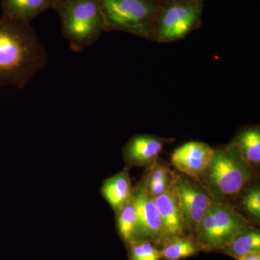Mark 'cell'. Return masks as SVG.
I'll return each instance as SVG.
<instances>
[{
	"instance_id": "6da1fadb",
	"label": "cell",
	"mask_w": 260,
	"mask_h": 260,
	"mask_svg": "<svg viewBox=\"0 0 260 260\" xmlns=\"http://www.w3.org/2000/svg\"><path fill=\"white\" fill-rule=\"evenodd\" d=\"M47 54L30 24L0 15V82L23 88L47 64Z\"/></svg>"
},
{
	"instance_id": "7a4b0ae2",
	"label": "cell",
	"mask_w": 260,
	"mask_h": 260,
	"mask_svg": "<svg viewBox=\"0 0 260 260\" xmlns=\"http://www.w3.org/2000/svg\"><path fill=\"white\" fill-rule=\"evenodd\" d=\"M257 179V172L242 158L235 145L214 148L208 167L198 178L215 203L232 205L244 186Z\"/></svg>"
},
{
	"instance_id": "3957f363",
	"label": "cell",
	"mask_w": 260,
	"mask_h": 260,
	"mask_svg": "<svg viewBox=\"0 0 260 260\" xmlns=\"http://www.w3.org/2000/svg\"><path fill=\"white\" fill-rule=\"evenodd\" d=\"M105 31L126 32L155 42L165 0H99Z\"/></svg>"
},
{
	"instance_id": "277c9868",
	"label": "cell",
	"mask_w": 260,
	"mask_h": 260,
	"mask_svg": "<svg viewBox=\"0 0 260 260\" xmlns=\"http://www.w3.org/2000/svg\"><path fill=\"white\" fill-rule=\"evenodd\" d=\"M63 36L72 50L80 52L99 40L104 30L99 0H54Z\"/></svg>"
},
{
	"instance_id": "5b68a950",
	"label": "cell",
	"mask_w": 260,
	"mask_h": 260,
	"mask_svg": "<svg viewBox=\"0 0 260 260\" xmlns=\"http://www.w3.org/2000/svg\"><path fill=\"white\" fill-rule=\"evenodd\" d=\"M249 225L232 205L214 203L198 225L194 241L200 251H222Z\"/></svg>"
},
{
	"instance_id": "8992f818",
	"label": "cell",
	"mask_w": 260,
	"mask_h": 260,
	"mask_svg": "<svg viewBox=\"0 0 260 260\" xmlns=\"http://www.w3.org/2000/svg\"><path fill=\"white\" fill-rule=\"evenodd\" d=\"M203 3L165 0L155 28V42L160 44L182 40L202 23Z\"/></svg>"
},
{
	"instance_id": "52a82bcc",
	"label": "cell",
	"mask_w": 260,
	"mask_h": 260,
	"mask_svg": "<svg viewBox=\"0 0 260 260\" xmlns=\"http://www.w3.org/2000/svg\"><path fill=\"white\" fill-rule=\"evenodd\" d=\"M175 183L186 236L194 238L200 222L215 202L196 178L176 172Z\"/></svg>"
},
{
	"instance_id": "ba28073f",
	"label": "cell",
	"mask_w": 260,
	"mask_h": 260,
	"mask_svg": "<svg viewBox=\"0 0 260 260\" xmlns=\"http://www.w3.org/2000/svg\"><path fill=\"white\" fill-rule=\"evenodd\" d=\"M133 198L138 212L135 241H148L162 246L164 239L161 220L153 198L145 191L141 180L134 187Z\"/></svg>"
},
{
	"instance_id": "9c48e42d",
	"label": "cell",
	"mask_w": 260,
	"mask_h": 260,
	"mask_svg": "<svg viewBox=\"0 0 260 260\" xmlns=\"http://www.w3.org/2000/svg\"><path fill=\"white\" fill-rule=\"evenodd\" d=\"M152 135H136L126 143L122 149L125 168L145 167L148 169L159 158L164 145L173 141Z\"/></svg>"
},
{
	"instance_id": "30bf717a",
	"label": "cell",
	"mask_w": 260,
	"mask_h": 260,
	"mask_svg": "<svg viewBox=\"0 0 260 260\" xmlns=\"http://www.w3.org/2000/svg\"><path fill=\"white\" fill-rule=\"evenodd\" d=\"M153 200L161 220L164 244L168 241L186 236L175 181L165 192Z\"/></svg>"
},
{
	"instance_id": "8fae6325",
	"label": "cell",
	"mask_w": 260,
	"mask_h": 260,
	"mask_svg": "<svg viewBox=\"0 0 260 260\" xmlns=\"http://www.w3.org/2000/svg\"><path fill=\"white\" fill-rule=\"evenodd\" d=\"M213 153L214 148L208 143L188 142L174 150L171 162L178 172L198 179L208 167Z\"/></svg>"
},
{
	"instance_id": "7c38bea8",
	"label": "cell",
	"mask_w": 260,
	"mask_h": 260,
	"mask_svg": "<svg viewBox=\"0 0 260 260\" xmlns=\"http://www.w3.org/2000/svg\"><path fill=\"white\" fill-rule=\"evenodd\" d=\"M133 191L129 169L126 168L106 179L101 187V194L115 213L131 199Z\"/></svg>"
},
{
	"instance_id": "4fadbf2b",
	"label": "cell",
	"mask_w": 260,
	"mask_h": 260,
	"mask_svg": "<svg viewBox=\"0 0 260 260\" xmlns=\"http://www.w3.org/2000/svg\"><path fill=\"white\" fill-rule=\"evenodd\" d=\"M54 0H2L3 15L30 24L43 12L54 8Z\"/></svg>"
},
{
	"instance_id": "5bb4252c",
	"label": "cell",
	"mask_w": 260,
	"mask_h": 260,
	"mask_svg": "<svg viewBox=\"0 0 260 260\" xmlns=\"http://www.w3.org/2000/svg\"><path fill=\"white\" fill-rule=\"evenodd\" d=\"M176 179V172L160 158L157 159L146 169L141 180L145 191L154 198L162 194L170 187Z\"/></svg>"
},
{
	"instance_id": "9a60e30c",
	"label": "cell",
	"mask_w": 260,
	"mask_h": 260,
	"mask_svg": "<svg viewBox=\"0 0 260 260\" xmlns=\"http://www.w3.org/2000/svg\"><path fill=\"white\" fill-rule=\"evenodd\" d=\"M244 161L257 172L260 165V128L247 126L241 130L232 140Z\"/></svg>"
},
{
	"instance_id": "2e32d148",
	"label": "cell",
	"mask_w": 260,
	"mask_h": 260,
	"mask_svg": "<svg viewBox=\"0 0 260 260\" xmlns=\"http://www.w3.org/2000/svg\"><path fill=\"white\" fill-rule=\"evenodd\" d=\"M233 207L242 216L246 215L247 220L249 218L256 222L259 221L260 186L257 179L244 186L238 194Z\"/></svg>"
},
{
	"instance_id": "e0dca14e",
	"label": "cell",
	"mask_w": 260,
	"mask_h": 260,
	"mask_svg": "<svg viewBox=\"0 0 260 260\" xmlns=\"http://www.w3.org/2000/svg\"><path fill=\"white\" fill-rule=\"evenodd\" d=\"M224 254L239 259L251 253L260 251V232L255 228L248 226L233 239L221 251Z\"/></svg>"
},
{
	"instance_id": "ac0fdd59",
	"label": "cell",
	"mask_w": 260,
	"mask_h": 260,
	"mask_svg": "<svg viewBox=\"0 0 260 260\" xmlns=\"http://www.w3.org/2000/svg\"><path fill=\"white\" fill-rule=\"evenodd\" d=\"M116 215V226L119 237L126 244L135 241L138 227V212L134 198L132 196L126 204Z\"/></svg>"
},
{
	"instance_id": "d6986e66",
	"label": "cell",
	"mask_w": 260,
	"mask_h": 260,
	"mask_svg": "<svg viewBox=\"0 0 260 260\" xmlns=\"http://www.w3.org/2000/svg\"><path fill=\"white\" fill-rule=\"evenodd\" d=\"M161 259L180 260L194 255L199 251L194 239L190 236L176 238L168 241L162 246Z\"/></svg>"
},
{
	"instance_id": "ffe728a7",
	"label": "cell",
	"mask_w": 260,
	"mask_h": 260,
	"mask_svg": "<svg viewBox=\"0 0 260 260\" xmlns=\"http://www.w3.org/2000/svg\"><path fill=\"white\" fill-rule=\"evenodd\" d=\"M130 260H160V250L148 241H133L128 244Z\"/></svg>"
},
{
	"instance_id": "44dd1931",
	"label": "cell",
	"mask_w": 260,
	"mask_h": 260,
	"mask_svg": "<svg viewBox=\"0 0 260 260\" xmlns=\"http://www.w3.org/2000/svg\"><path fill=\"white\" fill-rule=\"evenodd\" d=\"M238 260H260V251L247 254Z\"/></svg>"
},
{
	"instance_id": "7402d4cb",
	"label": "cell",
	"mask_w": 260,
	"mask_h": 260,
	"mask_svg": "<svg viewBox=\"0 0 260 260\" xmlns=\"http://www.w3.org/2000/svg\"><path fill=\"white\" fill-rule=\"evenodd\" d=\"M168 1L188 2V3H203L204 0H168Z\"/></svg>"
}]
</instances>
